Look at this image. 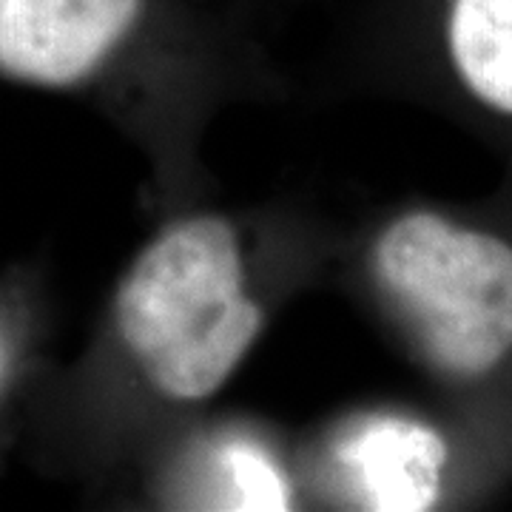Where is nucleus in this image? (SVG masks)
Here are the masks:
<instances>
[{
  "mask_svg": "<svg viewBox=\"0 0 512 512\" xmlns=\"http://www.w3.org/2000/svg\"><path fill=\"white\" fill-rule=\"evenodd\" d=\"M117 328L160 393L194 402L220 390L262 328L234 228L197 217L154 239L120 288Z\"/></svg>",
  "mask_w": 512,
  "mask_h": 512,
  "instance_id": "obj_1",
  "label": "nucleus"
},
{
  "mask_svg": "<svg viewBox=\"0 0 512 512\" xmlns=\"http://www.w3.org/2000/svg\"><path fill=\"white\" fill-rule=\"evenodd\" d=\"M376 274L433 365L481 376L512 350V245L416 211L376 242Z\"/></svg>",
  "mask_w": 512,
  "mask_h": 512,
  "instance_id": "obj_2",
  "label": "nucleus"
},
{
  "mask_svg": "<svg viewBox=\"0 0 512 512\" xmlns=\"http://www.w3.org/2000/svg\"><path fill=\"white\" fill-rule=\"evenodd\" d=\"M143 0H0V72L69 86L126 37Z\"/></svg>",
  "mask_w": 512,
  "mask_h": 512,
  "instance_id": "obj_3",
  "label": "nucleus"
},
{
  "mask_svg": "<svg viewBox=\"0 0 512 512\" xmlns=\"http://www.w3.org/2000/svg\"><path fill=\"white\" fill-rule=\"evenodd\" d=\"M336 461L367 510L421 512L439 498L447 444L419 421L376 416L339 441Z\"/></svg>",
  "mask_w": 512,
  "mask_h": 512,
  "instance_id": "obj_4",
  "label": "nucleus"
},
{
  "mask_svg": "<svg viewBox=\"0 0 512 512\" xmlns=\"http://www.w3.org/2000/svg\"><path fill=\"white\" fill-rule=\"evenodd\" d=\"M447 40L467 89L512 114V0H450Z\"/></svg>",
  "mask_w": 512,
  "mask_h": 512,
  "instance_id": "obj_5",
  "label": "nucleus"
},
{
  "mask_svg": "<svg viewBox=\"0 0 512 512\" xmlns=\"http://www.w3.org/2000/svg\"><path fill=\"white\" fill-rule=\"evenodd\" d=\"M225 484L231 490V507L239 510H288V481L271 458L248 441H231L220 453Z\"/></svg>",
  "mask_w": 512,
  "mask_h": 512,
  "instance_id": "obj_6",
  "label": "nucleus"
},
{
  "mask_svg": "<svg viewBox=\"0 0 512 512\" xmlns=\"http://www.w3.org/2000/svg\"><path fill=\"white\" fill-rule=\"evenodd\" d=\"M3 373H6V345L0 342V379H3Z\"/></svg>",
  "mask_w": 512,
  "mask_h": 512,
  "instance_id": "obj_7",
  "label": "nucleus"
}]
</instances>
